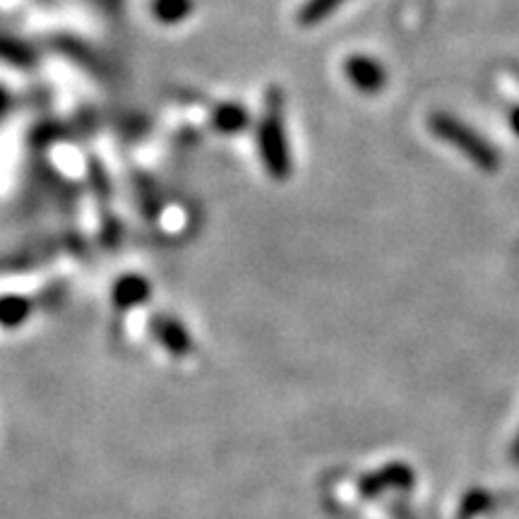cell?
Instances as JSON below:
<instances>
[{"label": "cell", "instance_id": "cell-10", "mask_svg": "<svg viewBox=\"0 0 519 519\" xmlns=\"http://www.w3.org/2000/svg\"><path fill=\"white\" fill-rule=\"evenodd\" d=\"M193 0H152V15L164 25H178L193 13Z\"/></svg>", "mask_w": 519, "mask_h": 519}, {"label": "cell", "instance_id": "cell-14", "mask_svg": "<svg viewBox=\"0 0 519 519\" xmlns=\"http://www.w3.org/2000/svg\"><path fill=\"white\" fill-rule=\"evenodd\" d=\"M512 462L519 464V433H517V438H515V445H512Z\"/></svg>", "mask_w": 519, "mask_h": 519}, {"label": "cell", "instance_id": "cell-8", "mask_svg": "<svg viewBox=\"0 0 519 519\" xmlns=\"http://www.w3.org/2000/svg\"><path fill=\"white\" fill-rule=\"evenodd\" d=\"M32 315V301L25 296H3L0 298V327L15 330Z\"/></svg>", "mask_w": 519, "mask_h": 519}, {"label": "cell", "instance_id": "cell-9", "mask_svg": "<svg viewBox=\"0 0 519 519\" xmlns=\"http://www.w3.org/2000/svg\"><path fill=\"white\" fill-rule=\"evenodd\" d=\"M346 0H306L303 8L298 10L296 20L301 27H315L325 22L332 13H337Z\"/></svg>", "mask_w": 519, "mask_h": 519}, {"label": "cell", "instance_id": "cell-6", "mask_svg": "<svg viewBox=\"0 0 519 519\" xmlns=\"http://www.w3.org/2000/svg\"><path fill=\"white\" fill-rule=\"evenodd\" d=\"M149 298V284L140 274H128V277L118 279V284L113 286V303L118 308L128 310L140 306Z\"/></svg>", "mask_w": 519, "mask_h": 519}, {"label": "cell", "instance_id": "cell-12", "mask_svg": "<svg viewBox=\"0 0 519 519\" xmlns=\"http://www.w3.org/2000/svg\"><path fill=\"white\" fill-rule=\"evenodd\" d=\"M491 507V495L483 491H471L462 503V519H471L481 512H486Z\"/></svg>", "mask_w": 519, "mask_h": 519}, {"label": "cell", "instance_id": "cell-5", "mask_svg": "<svg viewBox=\"0 0 519 519\" xmlns=\"http://www.w3.org/2000/svg\"><path fill=\"white\" fill-rule=\"evenodd\" d=\"M154 334H157L159 344L169 351L171 356L181 359L193 351V337H190L186 327L181 325L176 318H159L154 322Z\"/></svg>", "mask_w": 519, "mask_h": 519}, {"label": "cell", "instance_id": "cell-15", "mask_svg": "<svg viewBox=\"0 0 519 519\" xmlns=\"http://www.w3.org/2000/svg\"><path fill=\"white\" fill-rule=\"evenodd\" d=\"M5 106H8V94H5L3 89H0V113L5 111Z\"/></svg>", "mask_w": 519, "mask_h": 519}, {"label": "cell", "instance_id": "cell-13", "mask_svg": "<svg viewBox=\"0 0 519 519\" xmlns=\"http://www.w3.org/2000/svg\"><path fill=\"white\" fill-rule=\"evenodd\" d=\"M507 123H510V130L519 137V106L510 111V116H507Z\"/></svg>", "mask_w": 519, "mask_h": 519}, {"label": "cell", "instance_id": "cell-11", "mask_svg": "<svg viewBox=\"0 0 519 519\" xmlns=\"http://www.w3.org/2000/svg\"><path fill=\"white\" fill-rule=\"evenodd\" d=\"M0 58H3V61L15 63V65H22V68L34 61L32 51H29L25 44H20V41H10V39H0Z\"/></svg>", "mask_w": 519, "mask_h": 519}, {"label": "cell", "instance_id": "cell-1", "mask_svg": "<svg viewBox=\"0 0 519 519\" xmlns=\"http://www.w3.org/2000/svg\"><path fill=\"white\" fill-rule=\"evenodd\" d=\"M258 152L267 176L274 181H289L294 161L284 125V97L277 87L267 89L265 111L258 123Z\"/></svg>", "mask_w": 519, "mask_h": 519}, {"label": "cell", "instance_id": "cell-4", "mask_svg": "<svg viewBox=\"0 0 519 519\" xmlns=\"http://www.w3.org/2000/svg\"><path fill=\"white\" fill-rule=\"evenodd\" d=\"M416 474L409 464L395 462L387 464V467L373 471V474L363 476L359 481V493L363 498H375L383 491H409L414 486Z\"/></svg>", "mask_w": 519, "mask_h": 519}, {"label": "cell", "instance_id": "cell-3", "mask_svg": "<svg viewBox=\"0 0 519 519\" xmlns=\"http://www.w3.org/2000/svg\"><path fill=\"white\" fill-rule=\"evenodd\" d=\"M346 80L351 82L361 94H378L387 87V70L380 61L373 56H363V53H354L342 65Z\"/></svg>", "mask_w": 519, "mask_h": 519}, {"label": "cell", "instance_id": "cell-2", "mask_svg": "<svg viewBox=\"0 0 519 519\" xmlns=\"http://www.w3.org/2000/svg\"><path fill=\"white\" fill-rule=\"evenodd\" d=\"M428 128L431 133L438 137V140L447 142L450 147H455L464 159H469L476 169L486 171V173H495L503 164L500 159V152L495 149L491 142L483 137L479 130L471 128L469 123L459 121L457 116L447 111H435L428 118Z\"/></svg>", "mask_w": 519, "mask_h": 519}, {"label": "cell", "instance_id": "cell-7", "mask_svg": "<svg viewBox=\"0 0 519 519\" xmlns=\"http://www.w3.org/2000/svg\"><path fill=\"white\" fill-rule=\"evenodd\" d=\"M212 123L219 133L238 135L250 125V113L241 104H222L214 111Z\"/></svg>", "mask_w": 519, "mask_h": 519}]
</instances>
